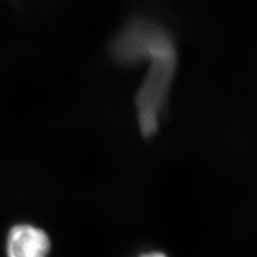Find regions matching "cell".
<instances>
[{
	"label": "cell",
	"mask_w": 257,
	"mask_h": 257,
	"mask_svg": "<svg viewBox=\"0 0 257 257\" xmlns=\"http://www.w3.org/2000/svg\"><path fill=\"white\" fill-rule=\"evenodd\" d=\"M139 257H167L165 254H163L162 252L159 251H150L147 253H144L142 255H140Z\"/></svg>",
	"instance_id": "cell-3"
},
{
	"label": "cell",
	"mask_w": 257,
	"mask_h": 257,
	"mask_svg": "<svg viewBox=\"0 0 257 257\" xmlns=\"http://www.w3.org/2000/svg\"><path fill=\"white\" fill-rule=\"evenodd\" d=\"M51 241L45 231L29 224L13 226L7 237V257H47Z\"/></svg>",
	"instance_id": "cell-2"
},
{
	"label": "cell",
	"mask_w": 257,
	"mask_h": 257,
	"mask_svg": "<svg viewBox=\"0 0 257 257\" xmlns=\"http://www.w3.org/2000/svg\"><path fill=\"white\" fill-rule=\"evenodd\" d=\"M148 70L135 96L136 116L144 136L158 130L171 91L176 71V52L171 39L166 40L146 59Z\"/></svg>",
	"instance_id": "cell-1"
}]
</instances>
